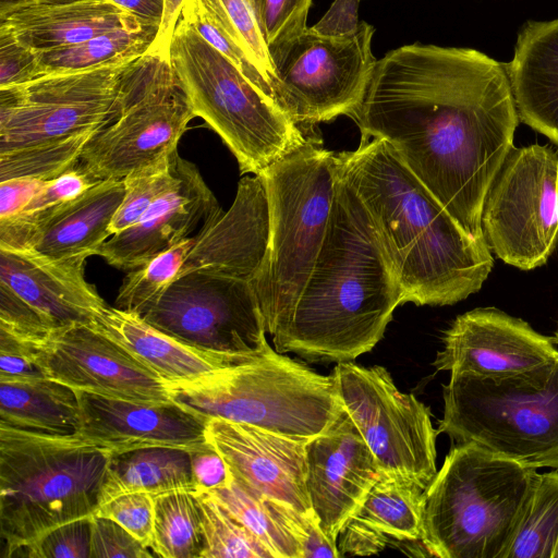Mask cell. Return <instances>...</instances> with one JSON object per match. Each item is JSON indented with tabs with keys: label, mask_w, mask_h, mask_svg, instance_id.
<instances>
[{
	"label": "cell",
	"mask_w": 558,
	"mask_h": 558,
	"mask_svg": "<svg viewBox=\"0 0 558 558\" xmlns=\"http://www.w3.org/2000/svg\"><path fill=\"white\" fill-rule=\"evenodd\" d=\"M384 138L469 233L485 238L487 193L519 113L506 63L472 48L410 44L377 60L349 116Z\"/></svg>",
	"instance_id": "6da1fadb"
},
{
	"label": "cell",
	"mask_w": 558,
	"mask_h": 558,
	"mask_svg": "<svg viewBox=\"0 0 558 558\" xmlns=\"http://www.w3.org/2000/svg\"><path fill=\"white\" fill-rule=\"evenodd\" d=\"M363 202L401 290V302L451 305L476 293L494 258L485 238L462 228L384 138L361 135L337 154Z\"/></svg>",
	"instance_id": "7a4b0ae2"
},
{
	"label": "cell",
	"mask_w": 558,
	"mask_h": 558,
	"mask_svg": "<svg viewBox=\"0 0 558 558\" xmlns=\"http://www.w3.org/2000/svg\"><path fill=\"white\" fill-rule=\"evenodd\" d=\"M401 290L363 202L339 172L316 263L282 329L279 353L310 362H348L383 338Z\"/></svg>",
	"instance_id": "3957f363"
},
{
	"label": "cell",
	"mask_w": 558,
	"mask_h": 558,
	"mask_svg": "<svg viewBox=\"0 0 558 558\" xmlns=\"http://www.w3.org/2000/svg\"><path fill=\"white\" fill-rule=\"evenodd\" d=\"M114 450L0 423V536L11 557L46 532L95 514Z\"/></svg>",
	"instance_id": "277c9868"
},
{
	"label": "cell",
	"mask_w": 558,
	"mask_h": 558,
	"mask_svg": "<svg viewBox=\"0 0 558 558\" xmlns=\"http://www.w3.org/2000/svg\"><path fill=\"white\" fill-rule=\"evenodd\" d=\"M259 175L268 198L269 235L253 284L266 331L274 337L290 317L323 245L338 157L308 136Z\"/></svg>",
	"instance_id": "5b68a950"
},
{
	"label": "cell",
	"mask_w": 558,
	"mask_h": 558,
	"mask_svg": "<svg viewBox=\"0 0 558 558\" xmlns=\"http://www.w3.org/2000/svg\"><path fill=\"white\" fill-rule=\"evenodd\" d=\"M536 476L476 445H452L425 490L427 556L501 558Z\"/></svg>",
	"instance_id": "8992f818"
},
{
	"label": "cell",
	"mask_w": 558,
	"mask_h": 558,
	"mask_svg": "<svg viewBox=\"0 0 558 558\" xmlns=\"http://www.w3.org/2000/svg\"><path fill=\"white\" fill-rule=\"evenodd\" d=\"M172 401L201 416L314 437L343 414L332 375H323L269 344L189 383L168 385Z\"/></svg>",
	"instance_id": "52a82bcc"
},
{
	"label": "cell",
	"mask_w": 558,
	"mask_h": 558,
	"mask_svg": "<svg viewBox=\"0 0 558 558\" xmlns=\"http://www.w3.org/2000/svg\"><path fill=\"white\" fill-rule=\"evenodd\" d=\"M438 432L527 468L558 470V356L499 377L452 373Z\"/></svg>",
	"instance_id": "ba28073f"
},
{
	"label": "cell",
	"mask_w": 558,
	"mask_h": 558,
	"mask_svg": "<svg viewBox=\"0 0 558 558\" xmlns=\"http://www.w3.org/2000/svg\"><path fill=\"white\" fill-rule=\"evenodd\" d=\"M169 60L195 117L221 137L241 173L260 174L305 142L301 126L181 16Z\"/></svg>",
	"instance_id": "9c48e42d"
},
{
	"label": "cell",
	"mask_w": 558,
	"mask_h": 558,
	"mask_svg": "<svg viewBox=\"0 0 558 558\" xmlns=\"http://www.w3.org/2000/svg\"><path fill=\"white\" fill-rule=\"evenodd\" d=\"M195 114L169 54L148 49L124 70L111 118L77 160L94 181L123 180L177 150Z\"/></svg>",
	"instance_id": "30bf717a"
},
{
	"label": "cell",
	"mask_w": 558,
	"mask_h": 558,
	"mask_svg": "<svg viewBox=\"0 0 558 558\" xmlns=\"http://www.w3.org/2000/svg\"><path fill=\"white\" fill-rule=\"evenodd\" d=\"M482 228L492 251L521 270L546 264L558 244V154L512 147L487 193Z\"/></svg>",
	"instance_id": "8fae6325"
},
{
	"label": "cell",
	"mask_w": 558,
	"mask_h": 558,
	"mask_svg": "<svg viewBox=\"0 0 558 558\" xmlns=\"http://www.w3.org/2000/svg\"><path fill=\"white\" fill-rule=\"evenodd\" d=\"M337 392L381 471L401 474L427 487L437 473L436 438L429 408L401 392L383 366L337 363Z\"/></svg>",
	"instance_id": "7c38bea8"
},
{
	"label": "cell",
	"mask_w": 558,
	"mask_h": 558,
	"mask_svg": "<svg viewBox=\"0 0 558 558\" xmlns=\"http://www.w3.org/2000/svg\"><path fill=\"white\" fill-rule=\"evenodd\" d=\"M373 25L355 34L324 37L310 27L274 61L277 104L298 125L350 116L361 104L377 59Z\"/></svg>",
	"instance_id": "4fadbf2b"
},
{
	"label": "cell",
	"mask_w": 558,
	"mask_h": 558,
	"mask_svg": "<svg viewBox=\"0 0 558 558\" xmlns=\"http://www.w3.org/2000/svg\"><path fill=\"white\" fill-rule=\"evenodd\" d=\"M142 318L199 350L250 355L264 350L266 325L251 280L205 270L179 275Z\"/></svg>",
	"instance_id": "5bb4252c"
},
{
	"label": "cell",
	"mask_w": 558,
	"mask_h": 558,
	"mask_svg": "<svg viewBox=\"0 0 558 558\" xmlns=\"http://www.w3.org/2000/svg\"><path fill=\"white\" fill-rule=\"evenodd\" d=\"M131 62L0 88V153L58 142L107 124Z\"/></svg>",
	"instance_id": "9a60e30c"
},
{
	"label": "cell",
	"mask_w": 558,
	"mask_h": 558,
	"mask_svg": "<svg viewBox=\"0 0 558 558\" xmlns=\"http://www.w3.org/2000/svg\"><path fill=\"white\" fill-rule=\"evenodd\" d=\"M48 378L76 391L123 400L173 402L168 385L93 324L56 329L37 348Z\"/></svg>",
	"instance_id": "2e32d148"
},
{
	"label": "cell",
	"mask_w": 558,
	"mask_h": 558,
	"mask_svg": "<svg viewBox=\"0 0 558 558\" xmlns=\"http://www.w3.org/2000/svg\"><path fill=\"white\" fill-rule=\"evenodd\" d=\"M558 356L554 338L495 307L456 317L444 332L433 365L451 374L499 377L546 364Z\"/></svg>",
	"instance_id": "e0dca14e"
},
{
	"label": "cell",
	"mask_w": 558,
	"mask_h": 558,
	"mask_svg": "<svg viewBox=\"0 0 558 558\" xmlns=\"http://www.w3.org/2000/svg\"><path fill=\"white\" fill-rule=\"evenodd\" d=\"M206 437L242 488L301 512L312 510L305 485L310 438L220 417L208 418Z\"/></svg>",
	"instance_id": "ac0fdd59"
},
{
	"label": "cell",
	"mask_w": 558,
	"mask_h": 558,
	"mask_svg": "<svg viewBox=\"0 0 558 558\" xmlns=\"http://www.w3.org/2000/svg\"><path fill=\"white\" fill-rule=\"evenodd\" d=\"M305 485L324 533L337 544L343 525L360 509L381 474L364 438L343 414L306 444Z\"/></svg>",
	"instance_id": "d6986e66"
},
{
	"label": "cell",
	"mask_w": 558,
	"mask_h": 558,
	"mask_svg": "<svg viewBox=\"0 0 558 558\" xmlns=\"http://www.w3.org/2000/svg\"><path fill=\"white\" fill-rule=\"evenodd\" d=\"M84 439L123 452L146 447L211 448L207 418L175 402L148 403L77 391Z\"/></svg>",
	"instance_id": "ffe728a7"
},
{
	"label": "cell",
	"mask_w": 558,
	"mask_h": 558,
	"mask_svg": "<svg viewBox=\"0 0 558 558\" xmlns=\"http://www.w3.org/2000/svg\"><path fill=\"white\" fill-rule=\"evenodd\" d=\"M220 210L195 165L177 154L171 185L134 225L111 235L96 255L116 268L134 269L189 238Z\"/></svg>",
	"instance_id": "44dd1931"
},
{
	"label": "cell",
	"mask_w": 558,
	"mask_h": 558,
	"mask_svg": "<svg viewBox=\"0 0 558 558\" xmlns=\"http://www.w3.org/2000/svg\"><path fill=\"white\" fill-rule=\"evenodd\" d=\"M268 235L269 209L263 178L244 177L231 207L217 213L194 235L195 243L181 274L205 270L253 282L266 254Z\"/></svg>",
	"instance_id": "7402d4cb"
},
{
	"label": "cell",
	"mask_w": 558,
	"mask_h": 558,
	"mask_svg": "<svg viewBox=\"0 0 558 558\" xmlns=\"http://www.w3.org/2000/svg\"><path fill=\"white\" fill-rule=\"evenodd\" d=\"M85 257L52 259L0 247V281L34 306L54 329L92 325L106 305L84 276Z\"/></svg>",
	"instance_id": "603a6c76"
},
{
	"label": "cell",
	"mask_w": 558,
	"mask_h": 558,
	"mask_svg": "<svg viewBox=\"0 0 558 558\" xmlns=\"http://www.w3.org/2000/svg\"><path fill=\"white\" fill-rule=\"evenodd\" d=\"M426 488L411 477L381 471L339 533L340 557L375 555L391 543H422Z\"/></svg>",
	"instance_id": "cb8c5ba5"
},
{
	"label": "cell",
	"mask_w": 558,
	"mask_h": 558,
	"mask_svg": "<svg viewBox=\"0 0 558 558\" xmlns=\"http://www.w3.org/2000/svg\"><path fill=\"white\" fill-rule=\"evenodd\" d=\"M0 27L32 50L45 52L81 44L102 33L146 26L108 0H72L2 13Z\"/></svg>",
	"instance_id": "d4e9b609"
},
{
	"label": "cell",
	"mask_w": 558,
	"mask_h": 558,
	"mask_svg": "<svg viewBox=\"0 0 558 558\" xmlns=\"http://www.w3.org/2000/svg\"><path fill=\"white\" fill-rule=\"evenodd\" d=\"M506 65L520 120L558 146V19L525 23Z\"/></svg>",
	"instance_id": "484cf974"
},
{
	"label": "cell",
	"mask_w": 558,
	"mask_h": 558,
	"mask_svg": "<svg viewBox=\"0 0 558 558\" xmlns=\"http://www.w3.org/2000/svg\"><path fill=\"white\" fill-rule=\"evenodd\" d=\"M93 325L167 385L197 380L252 355L196 349L163 333L141 316L107 304L96 314Z\"/></svg>",
	"instance_id": "4316f807"
},
{
	"label": "cell",
	"mask_w": 558,
	"mask_h": 558,
	"mask_svg": "<svg viewBox=\"0 0 558 558\" xmlns=\"http://www.w3.org/2000/svg\"><path fill=\"white\" fill-rule=\"evenodd\" d=\"M124 192L123 180L96 183L41 226L24 250L52 259L96 255L112 235L110 225Z\"/></svg>",
	"instance_id": "83f0119b"
},
{
	"label": "cell",
	"mask_w": 558,
	"mask_h": 558,
	"mask_svg": "<svg viewBox=\"0 0 558 558\" xmlns=\"http://www.w3.org/2000/svg\"><path fill=\"white\" fill-rule=\"evenodd\" d=\"M175 490H198L192 451L173 447H146L113 452L101 502L123 493L153 496Z\"/></svg>",
	"instance_id": "f1b7e54d"
},
{
	"label": "cell",
	"mask_w": 558,
	"mask_h": 558,
	"mask_svg": "<svg viewBox=\"0 0 558 558\" xmlns=\"http://www.w3.org/2000/svg\"><path fill=\"white\" fill-rule=\"evenodd\" d=\"M0 423L49 433H75L78 392L51 378L0 380Z\"/></svg>",
	"instance_id": "f546056e"
},
{
	"label": "cell",
	"mask_w": 558,
	"mask_h": 558,
	"mask_svg": "<svg viewBox=\"0 0 558 558\" xmlns=\"http://www.w3.org/2000/svg\"><path fill=\"white\" fill-rule=\"evenodd\" d=\"M205 493L244 524L274 558H301L300 545L292 533L293 515L299 510L245 490L231 475L227 483Z\"/></svg>",
	"instance_id": "4dcf8cb0"
},
{
	"label": "cell",
	"mask_w": 558,
	"mask_h": 558,
	"mask_svg": "<svg viewBox=\"0 0 558 558\" xmlns=\"http://www.w3.org/2000/svg\"><path fill=\"white\" fill-rule=\"evenodd\" d=\"M158 28L116 29L86 41L38 52L43 76L94 70L131 62L144 54L154 43Z\"/></svg>",
	"instance_id": "1f68e13d"
},
{
	"label": "cell",
	"mask_w": 558,
	"mask_h": 558,
	"mask_svg": "<svg viewBox=\"0 0 558 558\" xmlns=\"http://www.w3.org/2000/svg\"><path fill=\"white\" fill-rule=\"evenodd\" d=\"M558 544V470L537 473L501 558H553Z\"/></svg>",
	"instance_id": "d6a6232c"
},
{
	"label": "cell",
	"mask_w": 558,
	"mask_h": 558,
	"mask_svg": "<svg viewBox=\"0 0 558 558\" xmlns=\"http://www.w3.org/2000/svg\"><path fill=\"white\" fill-rule=\"evenodd\" d=\"M150 549L163 558H202L203 514L196 492L175 490L154 496Z\"/></svg>",
	"instance_id": "836d02e7"
},
{
	"label": "cell",
	"mask_w": 558,
	"mask_h": 558,
	"mask_svg": "<svg viewBox=\"0 0 558 558\" xmlns=\"http://www.w3.org/2000/svg\"><path fill=\"white\" fill-rule=\"evenodd\" d=\"M96 183L77 165L48 181L19 214L0 219V247L26 248L41 226Z\"/></svg>",
	"instance_id": "e575fe53"
},
{
	"label": "cell",
	"mask_w": 558,
	"mask_h": 558,
	"mask_svg": "<svg viewBox=\"0 0 558 558\" xmlns=\"http://www.w3.org/2000/svg\"><path fill=\"white\" fill-rule=\"evenodd\" d=\"M194 243L195 236H189L129 270L119 289L116 307L142 317L179 277Z\"/></svg>",
	"instance_id": "d590c367"
},
{
	"label": "cell",
	"mask_w": 558,
	"mask_h": 558,
	"mask_svg": "<svg viewBox=\"0 0 558 558\" xmlns=\"http://www.w3.org/2000/svg\"><path fill=\"white\" fill-rule=\"evenodd\" d=\"M181 17L254 85L276 101L274 89L248 56L245 46L219 0H184ZM277 102V101H276Z\"/></svg>",
	"instance_id": "8d00e7d4"
},
{
	"label": "cell",
	"mask_w": 558,
	"mask_h": 558,
	"mask_svg": "<svg viewBox=\"0 0 558 558\" xmlns=\"http://www.w3.org/2000/svg\"><path fill=\"white\" fill-rule=\"evenodd\" d=\"M203 514L202 558H274L268 548L205 492H196Z\"/></svg>",
	"instance_id": "74e56055"
},
{
	"label": "cell",
	"mask_w": 558,
	"mask_h": 558,
	"mask_svg": "<svg viewBox=\"0 0 558 558\" xmlns=\"http://www.w3.org/2000/svg\"><path fill=\"white\" fill-rule=\"evenodd\" d=\"M94 132L49 144L0 153V182L15 178L46 182L53 180L76 166L82 149Z\"/></svg>",
	"instance_id": "f35d334b"
},
{
	"label": "cell",
	"mask_w": 558,
	"mask_h": 558,
	"mask_svg": "<svg viewBox=\"0 0 558 558\" xmlns=\"http://www.w3.org/2000/svg\"><path fill=\"white\" fill-rule=\"evenodd\" d=\"M178 151L140 168L123 179L125 192L110 225L113 234L134 225L175 178Z\"/></svg>",
	"instance_id": "ab89813d"
},
{
	"label": "cell",
	"mask_w": 558,
	"mask_h": 558,
	"mask_svg": "<svg viewBox=\"0 0 558 558\" xmlns=\"http://www.w3.org/2000/svg\"><path fill=\"white\" fill-rule=\"evenodd\" d=\"M312 0H254L258 25L272 62L306 29Z\"/></svg>",
	"instance_id": "60d3db41"
},
{
	"label": "cell",
	"mask_w": 558,
	"mask_h": 558,
	"mask_svg": "<svg viewBox=\"0 0 558 558\" xmlns=\"http://www.w3.org/2000/svg\"><path fill=\"white\" fill-rule=\"evenodd\" d=\"M95 514L118 522L150 549L154 535V496L151 494L130 492L117 495L101 502Z\"/></svg>",
	"instance_id": "b9f144b4"
},
{
	"label": "cell",
	"mask_w": 558,
	"mask_h": 558,
	"mask_svg": "<svg viewBox=\"0 0 558 558\" xmlns=\"http://www.w3.org/2000/svg\"><path fill=\"white\" fill-rule=\"evenodd\" d=\"M22 550L27 558H90V517L56 526Z\"/></svg>",
	"instance_id": "7bdbcfd3"
},
{
	"label": "cell",
	"mask_w": 558,
	"mask_h": 558,
	"mask_svg": "<svg viewBox=\"0 0 558 558\" xmlns=\"http://www.w3.org/2000/svg\"><path fill=\"white\" fill-rule=\"evenodd\" d=\"M0 329L38 345L56 330L41 313L1 281Z\"/></svg>",
	"instance_id": "ee69618b"
},
{
	"label": "cell",
	"mask_w": 558,
	"mask_h": 558,
	"mask_svg": "<svg viewBox=\"0 0 558 558\" xmlns=\"http://www.w3.org/2000/svg\"><path fill=\"white\" fill-rule=\"evenodd\" d=\"M219 1L239 33L248 56L274 89L276 70L258 25L254 0Z\"/></svg>",
	"instance_id": "f6af8a7d"
},
{
	"label": "cell",
	"mask_w": 558,
	"mask_h": 558,
	"mask_svg": "<svg viewBox=\"0 0 558 558\" xmlns=\"http://www.w3.org/2000/svg\"><path fill=\"white\" fill-rule=\"evenodd\" d=\"M153 556L156 555L118 522L98 514L90 517V558Z\"/></svg>",
	"instance_id": "bcb514c9"
},
{
	"label": "cell",
	"mask_w": 558,
	"mask_h": 558,
	"mask_svg": "<svg viewBox=\"0 0 558 558\" xmlns=\"http://www.w3.org/2000/svg\"><path fill=\"white\" fill-rule=\"evenodd\" d=\"M41 76L38 52L0 27V88L25 84Z\"/></svg>",
	"instance_id": "7dc6e473"
},
{
	"label": "cell",
	"mask_w": 558,
	"mask_h": 558,
	"mask_svg": "<svg viewBox=\"0 0 558 558\" xmlns=\"http://www.w3.org/2000/svg\"><path fill=\"white\" fill-rule=\"evenodd\" d=\"M37 348L0 329V380L48 378L37 362Z\"/></svg>",
	"instance_id": "c3c4849f"
},
{
	"label": "cell",
	"mask_w": 558,
	"mask_h": 558,
	"mask_svg": "<svg viewBox=\"0 0 558 558\" xmlns=\"http://www.w3.org/2000/svg\"><path fill=\"white\" fill-rule=\"evenodd\" d=\"M360 0H335L325 15L310 29L324 37H347L355 34Z\"/></svg>",
	"instance_id": "681fc988"
},
{
	"label": "cell",
	"mask_w": 558,
	"mask_h": 558,
	"mask_svg": "<svg viewBox=\"0 0 558 558\" xmlns=\"http://www.w3.org/2000/svg\"><path fill=\"white\" fill-rule=\"evenodd\" d=\"M46 181L15 178L0 182V219L19 214L46 185Z\"/></svg>",
	"instance_id": "f907efd6"
},
{
	"label": "cell",
	"mask_w": 558,
	"mask_h": 558,
	"mask_svg": "<svg viewBox=\"0 0 558 558\" xmlns=\"http://www.w3.org/2000/svg\"><path fill=\"white\" fill-rule=\"evenodd\" d=\"M194 472L198 484L197 492H207L230 480V473L222 458L213 448L192 451Z\"/></svg>",
	"instance_id": "816d5d0a"
},
{
	"label": "cell",
	"mask_w": 558,
	"mask_h": 558,
	"mask_svg": "<svg viewBox=\"0 0 558 558\" xmlns=\"http://www.w3.org/2000/svg\"><path fill=\"white\" fill-rule=\"evenodd\" d=\"M184 0H163V12L156 38L150 50L169 54V48L177 24L180 20Z\"/></svg>",
	"instance_id": "f5cc1de1"
},
{
	"label": "cell",
	"mask_w": 558,
	"mask_h": 558,
	"mask_svg": "<svg viewBox=\"0 0 558 558\" xmlns=\"http://www.w3.org/2000/svg\"><path fill=\"white\" fill-rule=\"evenodd\" d=\"M132 13L143 25L159 28L163 0H108Z\"/></svg>",
	"instance_id": "db71d44e"
},
{
	"label": "cell",
	"mask_w": 558,
	"mask_h": 558,
	"mask_svg": "<svg viewBox=\"0 0 558 558\" xmlns=\"http://www.w3.org/2000/svg\"><path fill=\"white\" fill-rule=\"evenodd\" d=\"M72 0H0V14L9 12L11 10L38 5V4H48V3H57Z\"/></svg>",
	"instance_id": "11a10c76"
},
{
	"label": "cell",
	"mask_w": 558,
	"mask_h": 558,
	"mask_svg": "<svg viewBox=\"0 0 558 558\" xmlns=\"http://www.w3.org/2000/svg\"><path fill=\"white\" fill-rule=\"evenodd\" d=\"M554 340H555V343L558 344V324H557V329L555 331Z\"/></svg>",
	"instance_id": "9f6ffc18"
},
{
	"label": "cell",
	"mask_w": 558,
	"mask_h": 558,
	"mask_svg": "<svg viewBox=\"0 0 558 558\" xmlns=\"http://www.w3.org/2000/svg\"><path fill=\"white\" fill-rule=\"evenodd\" d=\"M553 558H558V544L556 546V549H555Z\"/></svg>",
	"instance_id": "6f0895ef"
}]
</instances>
